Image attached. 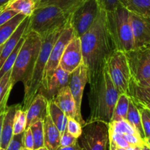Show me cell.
<instances>
[{
	"instance_id": "obj_27",
	"label": "cell",
	"mask_w": 150,
	"mask_h": 150,
	"mask_svg": "<svg viewBox=\"0 0 150 150\" xmlns=\"http://www.w3.org/2000/svg\"><path fill=\"white\" fill-rule=\"evenodd\" d=\"M35 2L33 0H11L8 3L6 9L11 10L18 14L31 16L35 9Z\"/></svg>"
},
{
	"instance_id": "obj_22",
	"label": "cell",
	"mask_w": 150,
	"mask_h": 150,
	"mask_svg": "<svg viewBox=\"0 0 150 150\" xmlns=\"http://www.w3.org/2000/svg\"><path fill=\"white\" fill-rule=\"evenodd\" d=\"M86 0H41L35 5V8L47 6H55L60 8L68 16L80 8Z\"/></svg>"
},
{
	"instance_id": "obj_44",
	"label": "cell",
	"mask_w": 150,
	"mask_h": 150,
	"mask_svg": "<svg viewBox=\"0 0 150 150\" xmlns=\"http://www.w3.org/2000/svg\"><path fill=\"white\" fill-rule=\"evenodd\" d=\"M135 83H136L138 86H142V87H150V78L141 80V81L138 82H135Z\"/></svg>"
},
{
	"instance_id": "obj_58",
	"label": "cell",
	"mask_w": 150,
	"mask_h": 150,
	"mask_svg": "<svg viewBox=\"0 0 150 150\" xmlns=\"http://www.w3.org/2000/svg\"><path fill=\"white\" fill-rule=\"evenodd\" d=\"M0 150H5V149H2V148H0Z\"/></svg>"
},
{
	"instance_id": "obj_52",
	"label": "cell",
	"mask_w": 150,
	"mask_h": 150,
	"mask_svg": "<svg viewBox=\"0 0 150 150\" xmlns=\"http://www.w3.org/2000/svg\"><path fill=\"white\" fill-rule=\"evenodd\" d=\"M140 108H141V107H140ZM142 108H144V109H146V110H148L150 111V103L147 104V105H146L145 106L142 107Z\"/></svg>"
},
{
	"instance_id": "obj_31",
	"label": "cell",
	"mask_w": 150,
	"mask_h": 150,
	"mask_svg": "<svg viewBox=\"0 0 150 150\" xmlns=\"http://www.w3.org/2000/svg\"><path fill=\"white\" fill-rule=\"evenodd\" d=\"M26 35L27 34H24V35L21 38V39L20 40L18 44H17L15 50L13 51V52L11 53L9 55V57L7 58V60H5V63H4L3 66H2V68L0 69V79L2 78L5 74L12 70L14 64H15L16 60L17 57H18V53H19L20 50H21V47H22L23 44H24V40H25Z\"/></svg>"
},
{
	"instance_id": "obj_16",
	"label": "cell",
	"mask_w": 150,
	"mask_h": 150,
	"mask_svg": "<svg viewBox=\"0 0 150 150\" xmlns=\"http://www.w3.org/2000/svg\"><path fill=\"white\" fill-rule=\"evenodd\" d=\"M49 99L43 94L38 93L34 98L28 109L26 111L27 128H30L33 124L39 121H44L49 115Z\"/></svg>"
},
{
	"instance_id": "obj_57",
	"label": "cell",
	"mask_w": 150,
	"mask_h": 150,
	"mask_svg": "<svg viewBox=\"0 0 150 150\" xmlns=\"http://www.w3.org/2000/svg\"><path fill=\"white\" fill-rule=\"evenodd\" d=\"M146 111H147V112H148V115L149 116V117H150V111L148 110H146Z\"/></svg>"
},
{
	"instance_id": "obj_53",
	"label": "cell",
	"mask_w": 150,
	"mask_h": 150,
	"mask_svg": "<svg viewBox=\"0 0 150 150\" xmlns=\"http://www.w3.org/2000/svg\"><path fill=\"white\" fill-rule=\"evenodd\" d=\"M35 150H49V149L46 146H43V147H41V148H39V149H35Z\"/></svg>"
},
{
	"instance_id": "obj_17",
	"label": "cell",
	"mask_w": 150,
	"mask_h": 150,
	"mask_svg": "<svg viewBox=\"0 0 150 150\" xmlns=\"http://www.w3.org/2000/svg\"><path fill=\"white\" fill-rule=\"evenodd\" d=\"M51 100L64 112L68 119H76L77 109L69 86L60 89Z\"/></svg>"
},
{
	"instance_id": "obj_25",
	"label": "cell",
	"mask_w": 150,
	"mask_h": 150,
	"mask_svg": "<svg viewBox=\"0 0 150 150\" xmlns=\"http://www.w3.org/2000/svg\"><path fill=\"white\" fill-rule=\"evenodd\" d=\"M11 71H10L0 79V115L4 113L8 108V98L13 88L11 81Z\"/></svg>"
},
{
	"instance_id": "obj_28",
	"label": "cell",
	"mask_w": 150,
	"mask_h": 150,
	"mask_svg": "<svg viewBox=\"0 0 150 150\" xmlns=\"http://www.w3.org/2000/svg\"><path fill=\"white\" fill-rule=\"evenodd\" d=\"M129 102H130V98L127 93H122L119 95V99L114 108V110L112 112L110 122L127 120Z\"/></svg>"
},
{
	"instance_id": "obj_32",
	"label": "cell",
	"mask_w": 150,
	"mask_h": 150,
	"mask_svg": "<svg viewBox=\"0 0 150 150\" xmlns=\"http://www.w3.org/2000/svg\"><path fill=\"white\" fill-rule=\"evenodd\" d=\"M30 128L31 129L33 141H34V150L45 146L44 135V121L35 122Z\"/></svg>"
},
{
	"instance_id": "obj_7",
	"label": "cell",
	"mask_w": 150,
	"mask_h": 150,
	"mask_svg": "<svg viewBox=\"0 0 150 150\" xmlns=\"http://www.w3.org/2000/svg\"><path fill=\"white\" fill-rule=\"evenodd\" d=\"M108 143V124L100 121L86 122L78 138L80 150H107Z\"/></svg>"
},
{
	"instance_id": "obj_26",
	"label": "cell",
	"mask_w": 150,
	"mask_h": 150,
	"mask_svg": "<svg viewBox=\"0 0 150 150\" xmlns=\"http://www.w3.org/2000/svg\"><path fill=\"white\" fill-rule=\"evenodd\" d=\"M48 112L49 116L51 117L53 123L57 127L60 134L62 135L66 129L68 118L66 117L64 112L54 104L52 100L49 101Z\"/></svg>"
},
{
	"instance_id": "obj_21",
	"label": "cell",
	"mask_w": 150,
	"mask_h": 150,
	"mask_svg": "<svg viewBox=\"0 0 150 150\" xmlns=\"http://www.w3.org/2000/svg\"><path fill=\"white\" fill-rule=\"evenodd\" d=\"M127 94L138 107L142 108L150 103V87L138 86L132 78L129 81Z\"/></svg>"
},
{
	"instance_id": "obj_23",
	"label": "cell",
	"mask_w": 150,
	"mask_h": 150,
	"mask_svg": "<svg viewBox=\"0 0 150 150\" xmlns=\"http://www.w3.org/2000/svg\"><path fill=\"white\" fill-rule=\"evenodd\" d=\"M120 4L131 13L150 18V0H120Z\"/></svg>"
},
{
	"instance_id": "obj_30",
	"label": "cell",
	"mask_w": 150,
	"mask_h": 150,
	"mask_svg": "<svg viewBox=\"0 0 150 150\" xmlns=\"http://www.w3.org/2000/svg\"><path fill=\"white\" fill-rule=\"evenodd\" d=\"M108 127H109V133L119 134V135L132 134V135L140 136L139 133L135 129V128L127 120L112 121L108 124Z\"/></svg>"
},
{
	"instance_id": "obj_20",
	"label": "cell",
	"mask_w": 150,
	"mask_h": 150,
	"mask_svg": "<svg viewBox=\"0 0 150 150\" xmlns=\"http://www.w3.org/2000/svg\"><path fill=\"white\" fill-rule=\"evenodd\" d=\"M44 146L49 150H56L60 146L61 134L49 115L44 120Z\"/></svg>"
},
{
	"instance_id": "obj_59",
	"label": "cell",
	"mask_w": 150,
	"mask_h": 150,
	"mask_svg": "<svg viewBox=\"0 0 150 150\" xmlns=\"http://www.w3.org/2000/svg\"></svg>"
},
{
	"instance_id": "obj_56",
	"label": "cell",
	"mask_w": 150,
	"mask_h": 150,
	"mask_svg": "<svg viewBox=\"0 0 150 150\" xmlns=\"http://www.w3.org/2000/svg\"><path fill=\"white\" fill-rule=\"evenodd\" d=\"M33 1H34L35 2V4H37L38 2H39L40 1H41V0H33Z\"/></svg>"
},
{
	"instance_id": "obj_2",
	"label": "cell",
	"mask_w": 150,
	"mask_h": 150,
	"mask_svg": "<svg viewBox=\"0 0 150 150\" xmlns=\"http://www.w3.org/2000/svg\"><path fill=\"white\" fill-rule=\"evenodd\" d=\"M119 92L111 80L106 66L97 83L90 86V116L87 122L100 121L109 124L116 105Z\"/></svg>"
},
{
	"instance_id": "obj_6",
	"label": "cell",
	"mask_w": 150,
	"mask_h": 150,
	"mask_svg": "<svg viewBox=\"0 0 150 150\" xmlns=\"http://www.w3.org/2000/svg\"><path fill=\"white\" fill-rule=\"evenodd\" d=\"M68 22L69 16L57 7L35 8L30 16V23L26 33L27 34L31 31L35 32L42 38L57 29L65 27Z\"/></svg>"
},
{
	"instance_id": "obj_5",
	"label": "cell",
	"mask_w": 150,
	"mask_h": 150,
	"mask_svg": "<svg viewBox=\"0 0 150 150\" xmlns=\"http://www.w3.org/2000/svg\"><path fill=\"white\" fill-rule=\"evenodd\" d=\"M107 21L116 50L127 52L134 50L129 11L122 6L119 7L112 12H107Z\"/></svg>"
},
{
	"instance_id": "obj_37",
	"label": "cell",
	"mask_w": 150,
	"mask_h": 150,
	"mask_svg": "<svg viewBox=\"0 0 150 150\" xmlns=\"http://www.w3.org/2000/svg\"><path fill=\"white\" fill-rule=\"evenodd\" d=\"M24 147V132L14 135L6 150H21Z\"/></svg>"
},
{
	"instance_id": "obj_1",
	"label": "cell",
	"mask_w": 150,
	"mask_h": 150,
	"mask_svg": "<svg viewBox=\"0 0 150 150\" xmlns=\"http://www.w3.org/2000/svg\"><path fill=\"white\" fill-rule=\"evenodd\" d=\"M83 64L88 75V83L93 86L103 74L108 58L116 51L110 33L107 12L99 8L97 16L91 28L80 37Z\"/></svg>"
},
{
	"instance_id": "obj_40",
	"label": "cell",
	"mask_w": 150,
	"mask_h": 150,
	"mask_svg": "<svg viewBox=\"0 0 150 150\" xmlns=\"http://www.w3.org/2000/svg\"><path fill=\"white\" fill-rule=\"evenodd\" d=\"M125 139L126 140L127 142L130 146H141L144 144V139L140 136L135 135H132V134H125L122 135Z\"/></svg>"
},
{
	"instance_id": "obj_38",
	"label": "cell",
	"mask_w": 150,
	"mask_h": 150,
	"mask_svg": "<svg viewBox=\"0 0 150 150\" xmlns=\"http://www.w3.org/2000/svg\"><path fill=\"white\" fill-rule=\"evenodd\" d=\"M78 142V138H76L71 135L67 129L63 132L60 137V146H70Z\"/></svg>"
},
{
	"instance_id": "obj_48",
	"label": "cell",
	"mask_w": 150,
	"mask_h": 150,
	"mask_svg": "<svg viewBox=\"0 0 150 150\" xmlns=\"http://www.w3.org/2000/svg\"><path fill=\"white\" fill-rule=\"evenodd\" d=\"M10 1H11V0H0V7H2L4 5H7Z\"/></svg>"
},
{
	"instance_id": "obj_55",
	"label": "cell",
	"mask_w": 150,
	"mask_h": 150,
	"mask_svg": "<svg viewBox=\"0 0 150 150\" xmlns=\"http://www.w3.org/2000/svg\"><path fill=\"white\" fill-rule=\"evenodd\" d=\"M21 150H31V149H29L25 148V147H22V148L21 149Z\"/></svg>"
},
{
	"instance_id": "obj_45",
	"label": "cell",
	"mask_w": 150,
	"mask_h": 150,
	"mask_svg": "<svg viewBox=\"0 0 150 150\" xmlns=\"http://www.w3.org/2000/svg\"><path fill=\"white\" fill-rule=\"evenodd\" d=\"M4 116L5 112L0 115V148H1V142H2V124H3Z\"/></svg>"
},
{
	"instance_id": "obj_10",
	"label": "cell",
	"mask_w": 150,
	"mask_h": 150,
	"mask_svg": "<svg viewBox=\"0 0 150 150\" xmlns=\"http://www.w3.org/2000/svg\"><path fill=\"white\" fill-rule=\"evenodd\" d=\"M125 53L131 78L135 82L150 78V48L135 49Z\"/></svg>"
},
{
	"instance_id": "obj_18",
	"label": "cell",
	"mask_w": 150,
	"mask_h": 150,
	"mask_svg": "<svg viewBox=\"0 0 150 150\" xmlns=\"http://www.w3.org/2000/svg\"><path fill=\"white\" fill-rule=\"evenodd\" d=\"M29 23H30V16H27L18 26V28L14 32L13 34L11 36L9 39L4 44L3 49H2V53L0 55V69L3 66L4 63L7 60V58L15 50L17 44L21 39V38L24 35V34H27L26 32H27Z\"/></svg>"
},
{
	"instance_id": "obj_24",
	"label": "cell",
	"mask_w": 150,
	"mask_h": 150,
	"mask_svg": "<svg viewBox=\"0 0 150 150\" xmlns=\"http://www.w3.org/2000/svg\"><path fill=\"white\" fill-rule=\"evenodd\" d=\"M27 17L23 14H17L12 19L0 26V46L3 45L9 39L18 26Z\"/></svg>"
},
{
	"instance_id": "obj_41",
	"label": "cell",
	"mask_w": 150,
	"mask_h": 150,
	"mask_svg": "<svg viewBox=\"0 0 150 150\" xmlns=\"http://www.w3.org/2000/svg\"><path fill=\"white\" fill-rule=\"evenodd\" d=\"M24 147L34 150V141L30 128H27L24 132Z\"/></svg>"
},
{
	"instance_id": "obj_19",
	"label": "cell",
	"mask_w": 150,
	"mask_h": 150,
	"mask_svg": "<svg viewBox=\"0 0 150 150\" xmlns=\"http://www.w3.org/2000/svg\"><path fill=\"white\" fill-rule=\"evenodd\" d=\"M22 106L20 104L14 105L12 106L8 107L5 112L3 124H2V142H1V148L6 150L9 145L10 142L13 137V125L14 119H15L16 111L19 108Z\"/></svg>"
},
{
	"instance_id": "obj_13",
	"label": "cell",
	"mask_w": 150,
	"mask_h": 150,
	"mask_svg": "<svg viewBox=\"0 0 150 150\" xmlns=\"http://www.w3.org/2000/svg\"><path fill=\"white\" fill-rule=\"evenodd\" d=\"M83 63L81 40L80 38L74 35L63 52L60 66L63 70L71 74Z\"/></svg>"
},
{
	"instance_id": "obj_39",
	"label": "cell",
	"mask_w": 150,
	"mask_h": 150,
	"mask_svg": "<svg viewBox=\"0 0 150 150\" xmlns=\"http://www.w3.org/2000/svg\"><path fill=\"white\" fill-rule=\"evenodd\" d=\"M109 139L112 140L113 142L116 144L119 148L123 149H127L129 146V144H128L125 139L122 135H119V134H114V133H109Z\"/></svg>"
},
{
	"instance_id": "obj_35",
	"label": "cell",
	"mask_w": 150,
	"mask_h": 150,
	"mask_svg": "<svg viewBox=\"0 0 150 150\" xmlns=\"http://www.w3.org/2000/svg\"><path fill=\"white\" fill-rule=\"evenodd\" d=\"M99 8L105 10L106 12H112L119 7L122 6L120 0H96Z\"/></svg>"
},
{
	"instance_id": "obj_11",
	"label": "cell",
	"mask_w": 150,
	"mask_h": 150,
	"mask_svg": "<svg viewBox=\"0 0 150 150\" xmlns=\"http://www.w3.org/2000/svg\"><path fill=\"white\" fill-rule=\"evenodd\" d=\"M74 30L69 21L68 24L65 27L64 30H63L60 35L59 36L58 39L56 41L55 44L53 46L52 50L50 52V57H49L45 71L44 74L42 83L48 80L53 74L57 68L60 66V59L63 55V52H64L65 49L67 47L69 43L71 41V40L74 37Z\"/></svg>"
},
{
	"instance_id": "obj_54",
	"label": "cell",
	"mask_w": 150,
	"mask_h": 150,
	"mask_svg": "<svg viewBox=\"0 0 150 150\" xmlns=\"http://www.w3.org/2000/svg\"><path fill=\"white\" fill-rule=\"evenodd\" d=\"M3 46H4V44L2 46H0V55H1V53H2V49H3Z\"/></svg>"
},
{
	"instance_id": "obj_14",
	"label": "cell",
	"mask_w": 150,
	"mask_h": 150,
	"mask_svg": "<svg viewBox=\"0 0 150 150\" xmlns=\"http://www.w3.org/2000/svg\"><path fill=\"white\" fill-rule=\"evenodd\" d=\"M133 34L134 50L150 48V18L129 13Z\"/></svg>"
},
{
	"instance_id": "obj_4",
	"label": "cell",
	"mask_w": 150,
	"mask_h": 150,
	"mask_svg": "<svg viewBox=\"0 0 150 150\" xmlns=\"http://www.w3.org/2000/svg\"><path fill=\"white\" fill-rule=\"evenodd\" d=\"M65 27H60L54 31L52 32L46 37L42 38V44H41L39 54L38 56L37 60L33 69L31 80L29 83L28 87L24 90V101H23V105H21L22 110L27 111L34 98L39 93L50 52L56 41L58 39L59 36L64 30Z\"/></svg>"
},
{
	"instance_id": "obj_9",
	"label": "cell",
	"mask_w": 150,
	"mask_h": 150,
	"mask_svg": "<svg viewBox=\"0 0 150 150\" xmlns=\"http://www.w3.org/2000/svg\"><path fill=\"white\" fill-rule=\"evenodd\" d=\"M99 6L96 0H86L69 17L75 36H83L93 24L99 12Z\"/></svg>"
},
{
	"instance_id": "obj_47",
	"label": "cell",
	"mask_w": 150,
	"mask_h": 150,
	"mask_svg": "<svg viewBox=\"0 0 150 150\" xmlns=\"http://www.w3.org/2000/svg\"><path fill=\"white\" fill-rule=\"evenodd\" d=\"M141 146H129L127 149V150H141Z\"/></svg>"
},
{
	"instance_id": "obj_3",
	"label": "cell",
	"mask_w": 150,
	"mask_h": 150,
	"mask_svg": "<svg viewBox=\"0 0 150 150\" xmlns=\"http://www.w3.org/2000/svg\"><path fill=\"white\" fill-rule=\"evenodd\" d=\"M41 44L42 38L36 33L31 31L26 35L24 44L11 70V81L13 86L22 82L24 90L28 87Z\"/></svg>"
},
{
	"instance_id": "obj_36",
	"label": "cell",
	"mask_w": 150,
	"mask_h": 150,
	"mask_svg": "<svg viewBox=\"0 0 150 150\" xmlns=\"http://www.w3.org/2000/svg\"><path fill=\"white\" fill-rule=\"evenodd\" d=\"M138 108H139L140 112H141V122H142L144 136H145V138H150V117L148 115L146 110L143 108H140V107Z\"/></svg>"
},
{
	"instance_id": "obj_8",
	"label": "cell",
	"mask_w": 150,
	"mask_h": 150,
	"mask_svg": "<svg viewBox=\"0 0 150 150\" xmlns=\"http://www.w3.org/2000/svg\"><path fill=\"white\" fill-rule=\"evenodd\" d=\"M107 69L111 80L120 94L127 93L131 79L126 53L116 50L108 58Z\"/></svg>"
},
{
	"instance_id": "obj_12",
	"label": "cell",
	"mask_w": 150,
	"mask_h": 150,
	"mask_svg": "<svg viewBox=\"0 0 150 150\" xmlns=\"http://www.w3.org/2000/svg\"><path fill=\"white\" fill-rule=\"evenodd\" d=\"M88 83V75L87 68L84 64H81L77 69H75L71 73L69 80V88L71 92L72 96L74 100L77 114L76 120L82 125H85L86 122L83 119L81 113L82 100H83V92H84L86 85Z\"/></svg>"
},
{
	"instance_id": "obj_46",
	"label": "cell",
	"mask_w": 150,
	"mask_h": 150,
	"mask_svg": "<svg viewBox=\"0 0 150 150\" xmlns=\"http://www.w3.org/2000/svg\"><path fill=\"white\" fill-rule=\"evenodd\" d=\"M109 144H110V150H116V147H117V146L116 145V144H115L112 140L109 139Z\"/></svg>"
},
{
	"instance_id": "obj_49",
	"label": "cell",
	"mask_w": 150,
	"mask_h": 150,
	"mask_svg": "<svg viewBox=\"0 0 150 150\" xmlns=\"http://www.w3.org/2000/svg\"><path fill=\"white\" fill-rule=\"evenodd\" d=\"M141 150H150V147L147 144H146L145 143H144V144H143L142 146H141Z\"/></svg>"
},
{
	"instance_id": "obj_15",
	"label": "cell",
	"mask_w": 150,
	"mask_h": 150,
	"mask_svg": "<svg viewBox=\"0 0 150 150\" xmlns=\"http://www.w3.org/2000/svg\"><path fill=\"white\" fill-rule=\"evenodd\" d=\"M70 75V73L63 70L59 66L51 77L45 82H43L40 89V91L43 90V92L41 93L49 100L52 99L60 89L69 86Z\"/></svg>"
},
{
	"instance_id": "obj_29",
	"label": "cell",
	"mask_w": 150,
	"mask_h": 150,
	"mask_svg": "<svg viewBox=\"0 0 150 150\" xmlns=\"http://www.w3.org/2000/svg\"><path fill=\"white\" fill-rule=\"evenodd\" d=\"M127 121L132 126L135 128L138 132L139 133L140 136L144 139V129L142 127V122H141V112H140L139 108L132 102L130 99L129 105V108H128L127 116Z\"/></svg>"
},
{
	"instance_id": "obj_43",
	"label": "cell",
	"mask_w": 150,
	"mask_h": 150,
	"mask_svg": "<svg viewBox=\"0 0 150 150\" xmlns=\"http://www.w3.org/2000/svg\"><path fill=\"white\" fill-rule=\"evenodd\" d=\"M56 150H80V146H79L78 142L73 146H59Z\"/></svg>"
},
{
	"instance_id": "obj_42",
	"label": "cell",
	"mask_w": 150,
	"mask_h": 150,
	"mask_svg": "<svg viewBox=\"0 0 150 150\" xmlns=\"http://www.w3.org/2000/svg\"><path fill=\"white\" fill-rule=\"evenodd\" d=\"M18 13L16 12H15V11H11V10L5 9L3 12L0 13V26L5 24V23L8 22L11 19H12Z\"/></svg>"
},
{
	"instance_id": "obj_33",
	"label": "cell",
	"mask_w": 150,
	"mask_h": 150,
	"mask_svg": "<svg viewBox=\"0 0 150 150\" xmlns=\"http://www.w3.org/2000/svg\"><path fill=\"white\" fill-rule=\"evenodd\" d=\"M22 106L18 109L14 119L13 135H18L24 132L27 128V116L26 111L22 110Z\"/></svg>"
},
{
	"instance_id": "obj_51",
	"label": "cell",
	"mask_w": 150,
	"mask_h": 150,
	"mask_svg": "<svg viewBox=\"0 0 150 150\" xmlns=\"http://www.w3.org/2000/svg\"><path fill=\"white\" fill-rule=\"evenodd\" d=\"M7 5H8V4H7V5H4V6H2V7H0V13H1L2 12H3V11H5V9H6Z\"/></svg>"
},
{
	"instance_id": "obj_34",
	"label": "cell",
	"mask_w": 150,
	"mask_h": 150,
	"mask_svg": "<svg viewBox=\"0 0 150 150\" xmlns=\"http://www.w3.org/2000/svg\"><path fill=\"white\" fill-rule=\"evenodd\" d=\"M66 129L74 137L79 138L83 132V126L75 119H68Z\"/></svg>"
},
{
	"instance_id": "obj_50",
	"label": "cell",
	"mask_w": 150,
	"mask_h": 150,
	"mask_svg": "<svg viewBox=\"0 0 150 150\" xmlns=\"http://www.w3.org/2000/svg\"><path fill=\"white\" fill-rule=\"evenodd\" d=\"M144 141L146 144H147L150 147V138H145V139H144Z\"/></svg>"
}]
</instances>
